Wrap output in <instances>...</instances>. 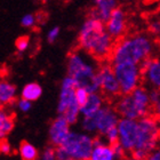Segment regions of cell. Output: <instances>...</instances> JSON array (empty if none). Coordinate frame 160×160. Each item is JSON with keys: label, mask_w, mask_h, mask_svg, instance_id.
Masks as SVG:
<instances>
[{"label": "cell", "mask_w": 160, "mask_h": 160, "mask_svg": "<svg viewBox=\"0 0 160 160\" xmlns=\"http://www.w3.org/2000/svg\"><path fill=\"white\" fill-rule=\"evenodd\" d=\"M123 1H134V0H123Z\"/></svg>", "instance_id": "cell-35"}, {"label": "cell", "mask_w": 160, "mask_h": 160, "mask_svg": "<svg viewBox=\"0 0 160 160\" xmlns=\"http://www.w3.org/2000/svg\"><path fill=\"white\" fill-rule=\"evenodd\" d=\"M154 52V38L150 33L135 32L126 34L116 41L109 60L111 64L133 63L142 65L145 61L153 56Z\"/></svg>", "instance_id": "cell-1"}, {"label": "cell", "mask_w": 160, "mask_h": 160, "mask_svg": "<svg viewBox=\"0 0 160 160\" xmlns=\"http://www.w3.org/2000/svg\"><path fill=\"white\" fill-rule=\"evenodd\" d=\"M71 133V123L63 116H58L52 121L48 129L49 141L53 147H60Z\"/></svg>", "instance_id": "cell-14"}, {"label": "cell", "mask_w": 160, "mask_h": 160, "mask_svg": "<svg viewBox=\"0 0 160 160\" xmlns=\"http://www.w3.org/2000/svg\"><path fill=\"white\" fill-rule=\"evenodd\" d=\"M159 122H160V118H159Z\"/></svg>", "instance_id": "cell-37"}, {"label": "cell", "mask_w": 160, "mask_h": 160, "mask_svg": "<svg viewBox=\"0 0 160 160\" xmlns=\"http://www.w3.org/2000/svg\"><path fill=\"white\" fill-rule=\"evenodd\" d=\"M0 151H1V153L6 154V156L12 153L13 149H12V145L9 144V142H7L6 140L1 141V144H0Z\"/></svg>", "instance_id": "cell-31"}, {"label": "cell", "mask_w": 160, "mask_h": 160, "mask_svg": "<svg viewBox=\"0 0 160 160\" xmlns=\"http://www.w3.org/2000/svg\"><path fill=\"white\" fill-rule=\"evenodd\" d=\"M105 28L114 40H119L125 37L128 28V17L126 10L122 7H117L105 22Z\"/></svg>", "instance_id": "cell-12"}, {"label": "cell", "mask_w": 160, "mask_h": 160, "mask_svg": "<svg viewBox=\"0 0 160 160\" xmlns=\"http://www.w3.org/2000/svg\"><path fill=\"white\" fill-rule=\"evenodd\" d=\"M89 160H117L113 148L103 140V137L96 136L94 138V149Z\"/></svg>", "instance_id": "cell-16"}, {"label": "cell", "mask_w": 160, "mask_h": 160, "mask_svg": "<svg viewBox=\"0 0 160 160\" xmlns=\"http://www.w3.org/2000/svg\"><path fill=\"white\" fill-rule=\"evenodd\" d=\"M15 47H16V50L20 54L25 53L30 48V38L27 37V36L20 37L16 40V42H15Z\"/></svg>", "instance_id": "cell-25"}, {"label": "cell", "mask_w": 160, "mask_h": 160, "mask_svg": "<svg viewBox=\"0 0 160 160\" xmlns=\"http://www.w3.org/2000/svg\"><path fill=\"white\" fill-rule=\"evenodd\" d=\"M114 43V39L107 31L103 21L88 15L78 33L79 49L89 54L95 60L103 61L110 58Z\"/></svg>", "instance_id": "cell-2"}, {"label": "cell", "mask_w": 160, "mask_h": 160, "mask_svg": "<svg viewBox=\"0 0 160 160\" xmlns=\"http://www.w3.org/2000/svg\"><path fill=\"white\" fill-rule=\"evenodd\" d=\"M60 33H61V29L58 27H53L50 28L49 31L47 32V41L49 43H53L55 42L57 39H58V37H60Z\"/></svg>", "instance_id": "cell-29"}, {"label": "cell", "mask_w": 160, "mask_h": 160, "mask_svg": "<svg viewBox=\"0 0 160 160\" xmlns=\"http://www.w3.org/2000/svg\"><path fill=\"white\" fill-rule=\"evenodd\" d=\"M114 108L121 118L138 120L152 113V104L150 98V89L145 86H140L130 94L120 95Z\"/></svg>", "instance_id": "cell-4"}, {"label": "cell", "mask_w": 160, "mask_h": 160, "mask_svg": "<svg viewBox=\"0 0 160 160\" xmlns=\"http://www.w3.org/2000/svg\"><path fill=\"white\" fill-rule=\"evenodd\" d=\"M127 160H143V159H138V158H135V157H130V158H128Z\"/></svg>", "instance_id": "cell-33"}, {"label": "cell", "mask_w": 160, "mask_h": 160, "mask_svg": "<svg viewBox=\"0 0 160 160\" xmlns=\"http://www.w3.org/2000/svg\"><path fill=\"white\" fill-rule=\"evenodd\" d=\"M42 95V87L37 82H29L22 88L21 97H24L27 100L34 102Z\"/></svg>", "instance_id": "cell-20"}, {"label": "cell", "mask_w": 160, "mask_h": 160, "mask_svg": "<svg viewBox=\"0 0 160 160\" xmlns=\"http://www.w3.org/2000/svg\"><path fill=\"white\" fill-rule=\"evenodd\" d=\"M112 148H113L114 154H116V158H117V159H122V158H125L127 151L123 149V147L119 143V142L112 144Z\"/></svg>", "instance_id": "cell-30"}, {"label": "cell", "mask_w": 160, "mask_h": 160, "mask_svg": "<svg viewBox=\"0 0 160 160\" xmlns=\"http://www.w3.org/2000/svg\"><path fill=\"white\" fill-rule=\"evenodd\" d=\"M112 67L119 82L121 95L130 94L143 82L141 65L133 63H117L112 64Z\"/></svg>", "instance_id": "cell-8"}, {"label": "cell", "mask_w": 160, "mask_h": 160, "mask_svg": "<svg viewBox=\"0 0 160 160\" xmlns=\"http://www.w3.org/2000/svg\"><path fill=\"white\" fill-rule=\"evenodd\" d=\"M18 154L22 160H37L39 157L37 148L27 141L21 142L20 148H18Z\"/></svg>", "instance_id": "cell-21"}, {"label": "cell", "mask_w": 160, "mask_h": 160, "mask_svg": "<svg viewBox=\"0 0 160 160\" xmlns=\"http://www.w3.org/2000/svg\"><path fill=\"white\" fill-rule=\"evenodd\" d=\"M93 118L95 121V126H96V134L98 136H103L108 130L118 126L121 117L114 107L104 104V107L96 114H94Z\"/></svg>", "instance_id": "cell-11"}, {"label": "cell", "mask_w": 160, "mask_h": 160, "mask_svg": "<svg viewBox=\"0 0 160 160\" xmlns=\"http://www.w3.org/2000/svg\"><path fill=\"white\" fill-rule=\"evenodd\" d=\"M96 81L100 93L103 94L107 98H110V100L118 98L121 95L119 82L114 73L113 67L110 64H103L98 67Z\"/></svg>", "instance_id": "cell-9"}, {"label": "cell", "mask_w": 160, "mask_h": 160, "mask_svg": "<svg viewBox=\"0 0 160 160\" xmlns=\"http://www.w3.org/2000/svg\"><path fill=\"white\" fill-rule=\"evenodd\" d=\"M138 132L135 149L132 151V157L145 160L148 156L158 148L160 142L159 118L152 114L137 120Z\"/></svg>", "instance_id": "cell-5"}, {"label": "cell", "mask_w": 160, "mask_h": 160, "mask_svg": "<svg viewBox=\"0 0 160 160\" xmlns=\"http://www.w3.org/2000/svg\"><path fill=\"white\" fill-rule=\"evenodd\" d=\"M142 79L148 89L160 90V58L150 57L142 65Z\"/></svg>", "instance_id": "cell-13"}, {"label": "cell", "mask_w": 160, "mask_h": 160, "mask_svg": "<svg viewBox=\"0 0 160 160\" xmlns=\"http://www.w3.org/2000/svg\"><path fill=\"white\" fill-rule=\"evenodd\" d=\"M98 67L95 58L81 49L73 50L68 56V76L77 82L78 87H83L90 92H100L96 81Z\"/></svg>", "instance_id": "cell-3"}, {"label": "cell", "mask_w": 160, "mask_h": 160, "mask_svg": "<svg viewBox=\"0 0 160 160\" xmlns=\"http://www.w3.org/2000/svg\"><path fill=\"white\" fill-rule=\"evenodd\" d=\"M118 132H119V143L127 152L132 153V151L135 149L136 145L138 121L135 119L120 118L118 123Z\"/></svg>", "instance_id": "cell-10"}, {"label": "cell", "mask_w": 160, "mask_h": 160, "mask_svg": "<svg viewBox=\"0 0 160 160\" xmlns=\"http://www.w3.org/2000/svg\"><path fill=\"white\" fill-rule=\"evenodd\" d=\"M148 31L153 38H160V17H152L149 21Z\"/></svg>", "instance_id": "cell-23"}, {"label": "cell", "mask_w": 160, "mask_h": 160, "mask_svg": "<svg viewBox=\"0 0 160 160\" xmlns=\"http://www.w3.org/2000/svg\"><path fill=\"white\" fill-rule=\"evenodd\" d=\"M94 138L86 132L71 130L70 135L61 145L69 154L70 160H89L94 149Z\"/></svg>", "instance_id": "cell-7"}, {"label": "cell", "mask_w": 160, "mask_h": 160, "mask_svg": "<svg viewBox=\"0 0 160 160\" xmlns=\"http://www.w3.org/2000/svg\"><path fill=\"white\" fill-rule=\"evenodd\" d=\"M37 23H39V22H38V16L36 14H25L21 18V25L25 29H32L37 25Z\"/></svg>", "instance_id": "cell-24"}, {"label": "cell", "mask_w": 160, "mask_h": 160, "mask_svg": "<svg viewBox=\"0 0 160 160\" xmlns=\"http://www.w3.org/2000/svg\"><path fill=\"white\" fill-rule=\"evenodd\" d=\"M147 1H150L151 2V1H156V0H147Z\"/></svg>", "instance_id": "cell-36"}, {"label": "cell", "mask_w": 160, "mask_h": 160, "mask_svg": "<svg viewBox=\"0 0 160 160\" xmlns=\"http://www.w3.org/2000/svg\"><path fill=\"white\" fill-rule=\"evenodd\" d=\"M89 95L90 92L88 89L83 88V87H77V89H76V97H77V101L78 103L80 104V107L86 103L87 100L89 98Z\"/></svg>", "instance_id": "cell-26"}, {"label": "cell", "mask_w": 160, "mask_h": 160, "mask_svg": "<svg viewBox=\"0 0 160 160\" xmlns=\"http://www.w3.org/2000/svg\"><path fill=\"white\" fill-rule=\"evenodd\" d=\"M77 87V82L74 81L73 78L67 76L61 83L60 96L57 103V112L61 116H63L71 125L77 123L81 117V107L76 97Z\"/></svg>", "instance_id": "cell-6"}, {"label": "cell", "mask_w": 160, "mask_h": 160, "mask_svg": "<svg viewBox=\"0 0 160 160\" xmlns=\"http://www.w3.org/2000/svg\"><path fill=\"white\" fill-rule=\"evenodd\" d=\"M41 160H56V148L47 147L45 148L40 154Z\"/></svg>", "instance_id": "cell-28"}, {"label": "cell", "mask_w": 160, "mask_h": 160, "mask_svg": "<svg viewBox=\"0 0 160 160\" xmlns=\"http://www.w3.org/2000/svg\"><path fill=\"white\" fill-rule=\"evenodd\" d=\"M117 7H119L118 0H94V6L89 12V16L96 17L105 23Z\"/></svg>", "instance_id": "cell-15"}, {"label": "cell", "mask_w": 160, "mask_h": 160, "mask_svg": "<svg viewBox=\"0 0 160 160\" xmlns=\"http://www.w3.org/2000/svg\"><path fill=\"white\" fill-rule=\"evenodd\" d=\"M47 1H49V0H42V2H47Z\"/></svg>", "instance_id": "cell-34"}, {"label": "cell", "mask_w": 160, "mask_h": 160, "mask_svg": "<svg viewBox=\"0 0 160 160\" xmlns=\"http://www.w3.org/2000/svg\"><path fill=\"white\" fill-rule=\"evenodd\" d=\"M105 104V96L100 92L90 93L89 98L83 105H81V117H92L96 114Z\"/></svg>", "instance_id": "cell-17"}, {"label": "cell", "mask_w": 160, "mask_h": 160, "mask_svg": "<svg viewBox=\"0 0 160 160\" xmlns=\"http://www.w3.org/2000/svg\"><path fill=\"white\" fill-rule=\"evenodd\" d=\"M17 89L16 86L8 81L1 80L0 82V103L2 107H9L16 102Z\"/></svg>", "instance_id": "cell-18"}, {"label": "cell", "mask_w": 160, "mask_h": 160, "mask_svg": "<svg viewBox=\"0 0 160 160\" xmlns=\"http://www.w3.org/2000/svg\"><path fill=\"white\" fill-rule=\"evenodd\" d=\"M31 108H32V102L24 98V97H21L16 101V109L22 113L29 112L31 110Z\"/></svg>", "instance_id": "cell-27"}, {"label": "cell", "mask_w": 160, "mask_h": 160, "mask_svg": "<svg viewBox=\"0 0 160 160\" xmlns=\"http://www.w3.org/2000/svg\"><path fill=\"white\" fill-rule=\"evenodd\" d=\"M15 127V119L14 114L7 109H2L0 112V137L5 138L13 132Z\"/></svg>", "instance_id": "cell-19"}, {"label": "cell", "mask_w": 160, "mask_h": 160, "mask_svg": "<svg viewBox=\"0 0 160 160\" xmlns=\"http://www.w3.org/2000/svg\"><path fill=\"white\" fill-rule=\"evenodd\" d=\"M145 160H160V148L158 147L157 149H154Z\"/></svg>", "instance_id": "cell-32"}, {"label": "cell", "mask_w": 160, "mask_h": 160, "mask_svg": "<svg viewBox=\"0 0 160 160\" xmlns=\"http://www.w3.org/2000/svg\"><path fill=\"white\" fill-rule=\"evenodd\" d=\"M150 98H151V104H152V113L156 117L160 118V90L151 89Z\"/></svg>", "instance_id": "cell-22"}]
</instances>
